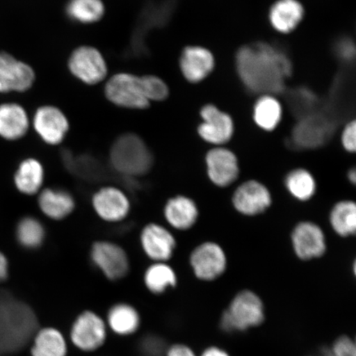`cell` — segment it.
<instances>
[{"label":"cell","mask_w":356,"mask_h":356,"mask_svg":"<svg viewBox=\"0 0 356 356\" xmlns=\"http://www.w3.org/2000/svg\"><path fill=\"white\" fill-rule=\"evenodd\" d=\"M238 74L253 93L273 95L284 91L292 74L291 58L282 49L266 42L240 48L236 56Z\"/></svg>","instance_id":"cell-1"},{"label":"cell","mask_w":356,"mask_h":356,"mask_svg":"<svg viewBox=\"0 0 356 356\" xmlns=\"http://www.w3.org/2000/svg\"><path fill=\"white\" fill-rule=\"evenodd\" d=\"M38 329L33 309L0 289V356L19 353L32 341Z\"/></svg>","instance_id":"cell-2"},{"label":"cell","mask_w":356,"mask_h":356,"mask_svg":"<svg viewBox=\"0 0 356 356\" xmlns=\"http://www.w3.org/2000/svg\"><path fill=\"white\" fill-rule=\"evenodd\" d=\"M109 160L115 172L132 178L146 175L154 163L152 152L145 142L132 133L124 134L114 141Z\"/></svg>","instance_id":"cell-3"},{"label":"cell","mask_w":356,"mask_h":356,"mask_svg":"<svg viewBox=\"0 0 356 356\" xmlns=\"http://www.w3.org/2000/svg\"><path fill=\"white\" fill-rule=\"evenodd\" d=\"M264 320L265 309L260 297L251 291H243L222 312L220 327L226 333L243 332L260 326Z\"/></svg>","instance_id":"cell-4"},{"label":"cell","mask_w":356,"mask_h":356,"mask_svg":"<svg viewBox=\"0 0 356 356\" xmlns=\"http://www.w3.org/2000/svg\"><path fill=\"white\" fill-rule=\"evenodd\" d=\"M108 330L106 321L100 315L86 310L74 319L70 331V340L83 353H95L106 343Z\"/></svg>","instance_id":"cell-5"},{"label":"cell","mask_w":356,"mask_h":356,"mask_svg":"<svg viewBox=\"0 0 356 356\" xmlns=\"http://www.w3.org/2000/svg\"><path fill=\"white\" fill-rule=\"evenodd\" d=\"M90 259L110 282H118L126 277L130 271V259L127 251L121 245L108 240L92 243Z\"/></svg>","instance_id":"cell-6"},{"label":"cell","mask_w":356,"mask_h":356,"mask_svg":"<svg viewBox=\"0 0 356 356\" xmlns=\"http://www.w3.org/2000/svg\"><path fill=\"white\" fill-rule=\"evenodd\" d=\"M105 95L113 104L130 109H145L150 102L146 99L140 77L127 73L114 75L105 88Z\"/></svg>","instance_id":"cell-7"},{"label":"cell","mask_w":356,"mask_h":356,"mask_svg":"<svg viewBox=\"0 0 356 356\" xmlns=\"http://www.w3.org/2000/svg\"><path fill=\"white\" fill-rule=\"evenodd\" d=\"M334 128L335 123L333 119L316 111L301 118L296 124L293 131L292 144L298 148H317L330 139Z\"/></svg>","instance_id":"cell-8"},{"label":"cell","mask_w":356,"mask_h":356,"mask_svg":"<svg viewBox=\"0 0 356 356\" xmlns=\"http://www.w3.org/2000/svg\"><path fill=\"white\" fill-rule=\"evenodd\" d=\"M92 207L97 217L111 224L127 219L131 211L130 197L114 186H102L92 197Z\"/></svg>","instance_id":"cell-9"},{"label":"cell","mask_w":356,"mask_h":356,"mask_svg":"<svg viewBox=\"0 0 356 356\" xmlns=\"http://www.w3.org/2000/svg\"><path fill=\"white\" fill-rule=\"evenodd\" d=\"M32 67L6 51H0V93L24 92L33 87Z\"/></svg>","instance_id":"cell-10"},{"label":"cell","mask_w":356,"mask_h":356,"mask_svg":"<svg viewBox=\"0 0 356 356\" xmlns=\"http://www.w3.org/2000/svg\"><path fill=\"white\" fill-rule=\"evenodd\" d=\"M190 264L195 277L204 282H212L224 274L227 258L219 244L207 242L199 245L191 252Z\"/></svg>","instance_id":"cell-11"},{"label":"cell","mask_w":356,"mask_h":356,"mask_svg":"<svg viewBox=\"0 0 356 356\" xmlns=\"http://www.w3.org/2000/svg\"><path fill=\"white\" fill-rule=\"evenodd\" d=\"M140 243L145 255L153 262H168L175 254V235L165 226L149 222L142 229Z\"/></svg>","instance_id":"cell-12"},{"label":"cell","mask_w":356,"mask_h":356,"mask_svg":"<svg viewBox=\"0 0 356 356\" xmlns=\"http://www.w3.org/2000/svg\"><path fill=\"white\" fill-rule=\"evenodd\" d=\"M70 72L87 84L99 83L106 77L108 66L101 52L96 48L80 47L69 60Z\"/></svg>","instance_id":"cell-13"},{"label":"cell","mask_w":356,"mask_h":356,"mask_svg":"<svg viewBox=\"0 0 356 356\" xmlns=\"http://www.w3.org/2000/svg\"><path fill=\"white\" fill-rule=\"evenodd\" d=\"M33 128L44 143L59 145L69 131L68 119L62 111L53 106H43L34 115Z\"/></svg>","instance_id":"cell-14"},{"label":"cell","mask_w":356,"mask_h":356,"mask_svg":"<svg viewBox=\"0 0 356 356\" xmlns=\"http://www.w3.org/2000/svg\"><path fill=\"white\" fill-rule=\"evenodd\" d=\"M202 123L198 127L200 138L207 143L222 145L229 141L234 134V122L230 115L209 104L200 111Z\"/></svg>","instance_id":"cell-15"},{"label":"cell","mask_w":356,"mask_h":356,"mask_svg":"<svg viewBox=\"0 0 356 356\" xmlns=\"http://www.w3.org/2000/svg\"><path fill=\"white\" fill-rule=\"evenodd\" d=\"M291 242L296 256L302 261L322 257L326 252L323 231L312 222H301L293 229Z\"/></svg>","instance_id":"cell-16"},{"label":"cell","mask_w":356,"mask_h":356,"mask_svg":"<svg viewBox=\"0 0 356 356\" xmlns=\"http://www.w3.org/2000/svg\"><path fill=\"white\" fill-rule=\"evenodd\" d=\"M232 202L235 210L242 215L255 216L270 207L271 195L261 182L248 181L236 189Z\"/></svg>","instance_id":"cell-17"},{"label":"cell","mask_w":356,"mask_h":356,"mask_svg":"<svg viewBox=\"0 0 356 356\" xmlns=\"http://www.w3.org/2000/svg\"><path fill=\"white\" fill-rule=\"evenodd\" d=\"M207 175L220 188H226L237 180L239 165L237 157L232 151L216 147L206 156Z\"/></svg>","instance_id":"cell-18"},{"label":"cell","mask_w":356,"mask_h":356,"mask_svg":"<svg viewBox=\"0 0 356 356\" xmlns=\"http://www.w3.org/2000/svg\"><path fill=\"white\" fill-rule=\"evenodd\" d=\"M38 206L49 220L61 221L72 215L76 207V202L73 195L68 191L46 188L38 195Z\"/></svg>","instance_id":"cell-19"},{"label":"cell","mask_w":356,"mask_h":356,"mask_svg":"<svg viewBox=\"0 0 356 356\" xmlns=\"http://www.w3.org/2000/svg\"><path fill=\"white\" fill-rule=\"evenodd\" d=\"M215 67L212 53L202 47H188L181 53L180 69L191 83H198L206 79Z\"/></svg>","instance_id":"cell-20"},{"label":"cell","mask_w":356,"mask_h":356,"mask_svg":"<svg viewBox=\"0 0 356 356\" xmlns=\"http://www.w3.org/2000/svg\"><path fill=\"white\" fill-rule=\"evenodd\" d=\"M29 127L28 113L20 104H0V138L7 141L19 140L28 134Z\"/></svg>","instance_id":"cell-21"},{"label":"cell","mask_w":356,"mask_h":356,"mask_svg":"<svg viewBox=\"0 0 356 356\" xmlns=\"http://www.w3.org/2000/svg\"><path fill=\"white\" fill-rule=\"evenodd\" d=\"M163 216L172 228L186 231L193 228L197 222L199 210L193 199L177 195L168 200L164 206Z\"/></svg>","instance_id":"cell-22"},{"label":"cell","mask_w":356,"mask_h":356,"mask_svg":"<svg viewBox=\"0 0 356 356\" xmlns=\"http://www.w3.org/2000/svg\"><path fill=\"white\" fill-rule=\"evenodd\" d=\"M44 168L40 160L26 158L19 164L13 175V182L17 191L22 195H38L44 188Z\"/></svg>","instance_id":"cell-23"},{"label":"cell","mask_w":356,"mask_h":356,"mask_svg":"<svg viewBox=\"0 0 356 356\" xmlns=\"http://www.w3.org/2000/svg\"><path fill=\"white\" fill-rule=\"evenodd\" d=\"M105 321L108 328L115 335L129 337L139 331L141 317L133 305L127 302H118L111 307Z\"/></svg>","instance_id":"cell-24"},{"label":"cell","mask_w":356,"mask_h":356,"mask_svg":"<svg viewBox=\"0 0 356 356\" xmlns=\"http://www.w3.org/2000/svg\"><path fill=\"white\" fill-rule=\"evenodd\" d=\"M304 15V7L298 0H277L271 6L269 13L271 25L282 33L295 30Z\"/></svg>","instance_id":"cell-25"},{"label":"cell","mask_w":356,"mask_h":356,"mask_svg":"<svg viewBox=\"0 0 356 356\" xmlns=\"http://www.w3.org/2000/svg\"><path fill=\"white\" fill-rule=\"evenodd\" d=\"M31 355H68V343L64 334L54 327L39 328L33 337Z\"/></svg>","instance_id":"cell-26"},{"label":"cell","mask_w":356,"mask_h":356,"mask_svg":"<svg viewBox=\"0 0 356 356\" xmlns=\"http://www.w3.org/2000/svg\"><path fill=\"white\" fill-rule=\"evenodd\" d=\"M143 280L146 289L155 296L162 295L177 284L175 270L168 262H153L145 270Z\"/></svg>","instance_id":"cell-27"},{"label":"cell","mask_w":356,"mask_h":356,"mask_svg":"<svg viewBox=\"0 0 356 356\" xmlns=\"http://www.w3.org/2000/svg\"><path fill=\"white\" fill-rule=\"evenodd\" d=\"M15 236L21 247L28 250H37L46 240V229L38 218L25 216L17 222Z\"/></svg>","instance_id":"cell-28"},{"label":"cell","mask_w":356,"mask_h":356,"mask_svg":"<svg viewBox=\"0 0 356 356\" xmlns=\"http://www.w3.org/2000/svg\"><path fill=\"white\" fill-rule=\"evenodd\" d=\"M282 118V108L273 95H262L253 108V119L262 130L271 131L277 127Z\"/></svg>","instance_id":"cell-29"},{"label":"cell","mask_w":356,"mask_h":356,"mask_svg":"<svg viewBox=\"0 0 356 356\" xmlns=\"http://www.w3.org/2000/svg\"><path fill=\"white\" fill-rule=\"evenodd\" d=\"M332 228L341 237L354 235L356 231V204L351 200H342L333 207L330 213Z\"/></svg>","instance_id":"cell-30"},{"label":"cell","mask_w":356,"mask_h":356,"mask_svg":"<svg viewBox=\"0 0 356 356\" xmlns=\"http://www.w3.org/2000/svg\"><path fill=\"white\" fill-rule=\"evenodd\" d=\"M104 13L102 0H70L66 6V13L70 19L81 24L99 21Z\"/></svg>","instance_id":"cell-31"},{"label":"cell","mask_w":356,"mask_h":356,"mask_svg":"<svg viewBox=\"0 0 356 356\" xmlns=\"http://www.w3.org/2000/svg\"><path fill=\"white\" fill-rule=\"evenodd\" d=\"M284 184L292 197L301 202L313 197L317 188L314 177L304 168H297L289 172L284 180Z\"/></svg>","instance_id":"cell-32"},{"label":"cell","mask_w":356,"mask_h":356,"mask_svg":"<svg viewBox=\"0 0 356 356\" xmlns=\"http://www.w3.org/2000/svg\"><path fill=\"white\" fill-rule=\"evenodd\" d=\"M289 106L301 118L316 113L318 104L317 95L307 88H299L289 95Z\"/></svg>","instance_id":"cell-33"},{"label":"cell","mask_w":356,"mask_h":356,"mask_svg":"<svg viewBox=\"0 0 356 356\" xmlns=\"http://www.w3.org/2000/svg\"><path fill=\"white\" fill-rule=\"evenodd\" d=\"M142 88L146 99L150 101L165 100L168 96L169 90L165 82L154 75H146L140 77Z\"/></svg>","instance_id":"cell-34"},{"label":"cell","mask_w":356,"mask_h":356,"mask_svg":"<svg viewBox=\"0 0 356 356\" xmlns=\"http://www.w3.org/2000/svg\"><path fill=\"white\" fill-rule=\"evenodd\" d=\"M168 347L163 338L154 334L142 337L139 343L141 356H165Z\"/></svg>","instance_id":"cell-35"},{"label":"cell","mask_w":356,"mask_h":356,"mask_svg":"<svg viewBox=\"0 0 356 356\" xmlns=\"http://www.w3.org/2000/svg\"><path fill=\"white\" fill-rule=\"evenodd\" d=\"M330 349L332 356H356L355 341L347 336L337 338Z\"/></svg>","instance_id":"cell-36"},{"label":"cell","mask_w":356,"mask_h":356,"mask_svg":"<svg viewBox=\"0 0 356 356\" xmlns=\"http://www.w3.org/2000/svg\"><path fill=\"white\" fill-rule=\"evenodd\" d=\"M355 44L348 38H344L337 41L335 44V53L340 60L350 62L354 59Z\"/></svg>","instance_id":"cell-37"},{"label":"cell","mask_w":356,"mask_h":356,"mask_svg":"<svg viewBox=\"0 0 356 356\" xmlns=\"http://www.w3.org/2000/svg\"><path fill=\"white\" fill-rule=\"evenodd\" d=\"M341 143L347 152L355 153L356 150V124L353 121L346 124L341 135Z\"/></svg>","instance_id":"cell-38"},{"label":"cell","mask_w":356,"mask_h":356,"mask_svg":"<svg viewBox=\"0 0 356 356\" xmlns=\"http://www.w3.org/2000/svg\"><path fill=\"white\" fill-rule=\"evenodd\" d=\"M165 356H197L193 349L184 344H175L168 347Z\"/></svg>","instance_id":"cell-39"},{"label":"cell","mask_w":356,"mask_h":356,"mask_svg":"<svg viewBox=\"0 0 356 356\" xmlns=\"http://www.w3.org/2000/svg\"><path fill=\"white\" fill-rule=\"evenodd\" d=\"M10 275V262L8 257L0 252V283L6 282Z\"/></svg>","instance_id":"cell-40"},{"label":"cell","mask_w":356,"mask_h":356,"mask_svg":"<svg viewBox=\"0 0 356 356\" xmlns=\"http://www.w3.org/2000/svg\"><path fill=\"white\" fill-rule=\"evenodd\" d=\"M200 356H230L225 350L217 346L208 347Z\"/></svg>","instance_id":"cell-41"},{"label":"cell","mask_w":356,"mask_h":356,"mask_svg":"<svg viewBox=\"0 0 356 356\" xmlns=\"http://www.w3.org/2000/svg\"><path fill=\"white\" fill-rule=\"evenodd\" d=\"M348 178L351 184H355L356 182V171L355 168L350 169L348 172Z\"/></svg>","instance_id":"cell-42"},{"label":"cell","mask_w":356,"mask_h":356,"mask_svg":"<svg viewBox=\"0 0 356 356\" xmlns=\"http://www.w3.org/2000/svg\"><path fill=\"white\" fill-rule=\"evenodd\" d=\"M318 356H332L331 349L327 348V347H323V349L320 350Z\"/></svg>","instance_id":"cell-43"}]
</instances>
